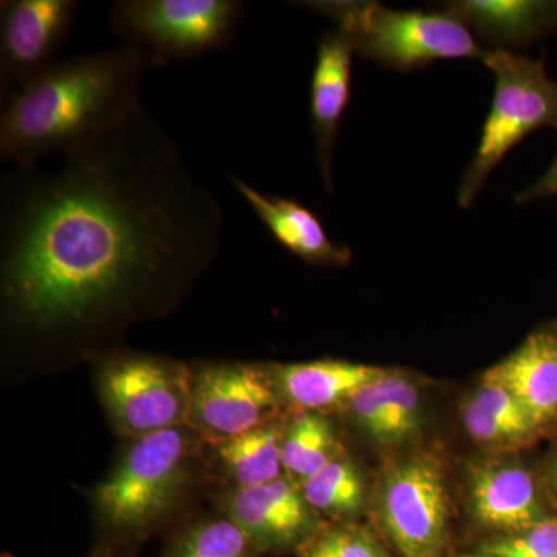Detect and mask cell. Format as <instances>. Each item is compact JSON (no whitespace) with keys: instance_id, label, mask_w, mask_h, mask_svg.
Here are the masks:
<instances>
[{"instance_id":"f1b7e54d","label":"cell","mask_w":557,"mask_h":557,"mask_svg":"<svg viewBox=\"0 0 557 557\" xmlns=\"http://www.w3.org/2000/svg\"><path fill=\"white\" fill-rule=\"evenodd\" d=\"M94 557H116V556H113L112 553H110V552H100V553H97V555H95Z\"/></svg>"},{"instance_id":"ba28073f","label":"cell","mask_w":557,"mask_h":557,"mask_svg":"<svg viewBox=\"0 0 557 557\" xmlns=\"http://www.w3.org/2000/svg\"><path fill=\"white\" fill-rule=\"evenodd\" d=\"M196 373L172 359L113 355L102 362V397L121 434L141 438L189 426Z\"/></svg>"},{"instance_id":"7c38bea8","label":"cell","mask_w":557,"mask_h":557,"mask_svg":"<svg viewBox=\"0 0 557 557\" xmlns=\"http://www.w3.org/2000/svg\"><path fill=\"white\" fill-rule=\"evenodd\" d=\"M78 3L7 0L0 9V90L3 97L44 70L67 38Z\"/></svg>"},{"instance_id":"8fae6325","label":"cell","mask_w":557,"mask_h":557,"mask_svg":"<svg viewBox=\"0 0 557 557\" xmlns=\"http://www.w3.org/2000/svg\"><path fill=\"white\" fill-rule=\"evenodd\" d=\"M260 555L295 552L324 525L304 496L300 483L284 478L252 487H234L219 504Z\"/></svg>"},{"instance_id":"5bb4252c","label":"cell","mask_w":557,"mask_h":557,"mask_svg":"<svg viewBox=\"0 0 557 557\" xmlns=\"http://www.w3.org/2000/svg\"><path fill=\"white\" fill-rule=\"evenodd\" d=\"M354 54V47L343 33H325L318 44L317 64L311 76V127L317 139L319 171L330 194L335 190L332 175L333 150L350 101Z\"/></svg>"},{"instance_id":"3957f363","label":"cell","mask_w":557,"mask_h":557,"mask_svg":"<svg viewBox=\"0 0 557 557\" xmlns=\"http://www.w3.org/2000/svg\"><path fill=\"white\" fill-rule=\"evenodd\" d=\"M200 442L189 426L135 438L97 490L106 530L138 539L159 525L188 485Z\"/></svg>"},{"instance_id":"4dcf8cb0","label":"cell","mask_w":557,"mask_h":557,"mask_svg":"<svg viewBox=\"0 0 557 557\" xmlns=\"http://www.w3.org/2000/svg\"><path fill=\"white\" fill-rule=\"evenodd\" d=\"M556 324H557V321H556Z\"/></svg>"},{"instance_id":"5b68a950","label":"cell","mask_w":557,"mask_h":557,"mask_svg":"<svg viewBox=\"0 0 557 557\" xmlns=\"http://www.w3.org/2000/svg\"><path fill=\"white\" fill-rule=\"evenodd\" d=\"M482 62L494 73L496 90L478 152L458 189L463 208L471 207L491 172L523 138L542 127L557 129V81L549 78L544 61L491 49Z\"/></svg>"},{"instance_id":"484cf974","label":"cell","mask_w":557,"mask_h":557,"mask_svg":"<svg viewBox=\"0 0 557 557\" xmlns=\"http://www.w3.org/2000/svg\"><path fill=\"white\" fill-rule=\"evenodd\" d=\"M557 197V153L552 166L530 188L522 190L515 197L516 203L525 205L530 201Z\"/></svg>"},{"instance_id":"603a6c76","label":"cell","mask_w":557,"mask_h":557,"mask_svg":"<svg viewBox=\"0 0 557 557\" xmlns=\"http://www.w3.org/2000/svg\"><path fill=\"white\" fill-rule=\"evenodd\" d=\"M387 416L380 446L398 448L417 437L423 429V398L416 381L399 370L387 373Z\"/></svg>"},{"instance_id":"277c9868","label":"cell","mask_w":557,"mask_h":557,"mask_svg":"<svg viewBox=\"0 0 557 557\" xmlns=\"http://www.w3.org/2000/svg\"><path fill=\"white\" fill-rule=\"evenodd\" d=\"M306 5L335 22L336 30L350 40L355 53L399 72L442 60L482 61L486 53L467 25L448 11H399L376 2L351 0Z\"/></svg>"},{"instance_id":"44dd1931","label":"cell","mask_w":557,"mask_h":557,"mask_svg":"<svg viewBox=\"0 0 557 557\" xmlns=\"http://www.w3.org/2000/svg\"><path fill=\"white\" fill-rule=\"evenodd\" d=\"M304 496L324 522H355L368 505V485L346 454L300 483Z\"/></svg>"},{"instance_id":"f546056e","label":"cell","mask_w":557,"mask_h":557,"mask_svg":"<svg viewBox=\"0 0 557 557\" xmlns=\"http://www.w3.org/2000/svg\"><path fill=\"white\" fill-rule=\"evenodd\" d=\"M2 557H11V556H9V555H3Z\"/></svg>"},{"instance_id":"30bf717a","label":"cell","mask_w":557,"mask_h":557,"mask_svg":"<svg viewBox=\"0 0 557 557\" xmlns=\"http://www.w3.org/2000/svg\"><path fill=\"white\" fill-rule=\"evenodd\" d=\"M468 508L479 525L497 536L519 533L557 516L541 472L511 456L471 465Z\"/></svg>"},{"instance_id":"2e32d148","label":"cell","mask_w":557,"mask_h":557,"mask_svg":"<svg viewBox=\"0 0 557 557\" xmlns=\"http://www.w3.org/2000/svg\"><path fill=\"white\" fill-rule=\"evenodd\" d=\"M461 421L469 438L496 456L518 454L545 438L522 403L486 379L461 405Z\"/></svg>"},{"instance_id":"cb8c5ba5","label":"cell","mask_w":557,"mask_h":557,"mask_svg":"<svg viewBox=\"0 0 557 557\" xmlns=\"http://www.w3.org/2000/svg\"><path fill=\"white\" fill-rule=\"evenodd\" d=\"M299 557H391L379 536L355 522L330 523L296 553Z\"/></svg>"},{"instance_id":"52a82bcc","label":"cell","mask_w":557,"mask_h":557,"mask_svg":"<svg viewBox=\"0 0 557 557\" xmlns=\"http://www.w3.org/2000/svg\"><path fill=\"white\" fill-rule=\"evenodd\" d=\"M244 14L237 0H120L110 9V24L153 65L228 46Z\"/></svg>"},{"instance_id":"ac0fdd59","label":"cell","mask_w":557,"mask_h":557,"mask_svg":"<svg viewBox=\"0 0 557 557\" xmlns=\"http://www.w3.org/2000/svg\"><path fill=\"white\" fill-rule=\"evenodd\" d=\"M446 5L493 49L527 47L557 30V0H461Z\"/></svg>"},{"instance_id":"9a60e30c","label":"cell","mask_w":557,"mask_h":557,"mask_svg":"<svg viewBox=\"0 0 557 557\" xmlns=\"http://www.w3.org/2000/svg\"><path fill=\"white\" fill-rule=\"evenodd\" d=\"M230 180L274 239L289 252L310 265L341 269L350 263L351 249L333 240L309 208L293 199L267 196L234 175Z\"/></svg>"},{"instance_id":"8992f818","label":"cell","mask_w":557,"mask_h":557,"mask_svg":"<svg viewBox=\"0 0 557 557\" xmlns=\"http://www.w3.org/2000/svg\"><path fill=\"white\" fill-rule=\"evenodd\" d=\"M373 519L401 557H443L449 536L445 468L420 450L386 465L372 497Z\"/></svg>"},{"instance_id":"d6986e66","label":"cell","mask_w":557,"mask_h":557,"mask_svg":"<svg viewBox=\"0 0 557 557\" xmlns=\"http://www.w3.org/2000/svg\"><path fill=\"white\" fill-rule=\"evenodd\" d=\"M285 421L276 420L218 445L220 467L234 487L265 485L284 478L282 438Z\"/></svg>"},{"instance_id":"d4e9b609","label":"cell","mask_w":557,"mask_h":557,"mask_svg":"<svg viewBox=\"0 0 557 557\" xmlns=\"http://www.w3.org/2000/svg\"><path fill=\"white\" fill-rule=\"evenodd\" d=\"M480 552L498 557H557V516L519 533L493 537Z\"/></svg>"},{"instance_id":"83f0119b","label":"cell","mask_w":557,"mask_h":557,"mask_svg":"<svg viewBox=\"0 0 557 557\" xmlns=\"http://www.w3.org/2000/svg\"><path fill=\"white\" fill-rule=\"evenodd\" d=\"M460 557H498V556L487 555V553L480 552V553H475V555H463Z\"/></svg>"},{"instance_id":"4316f807","label":"cell","mask_w":557,"mask_h":557,"mask_svg":"<svg viewBox=\"0 0 557 557\" xmlns=\"http://www.w3.org/2000/svg\"><path fill=\"white\" fill-rule=\"evenodd\" d=\"M541 474L542 479H544L545 486H547L549 497L553 498L557 508V437L555 438V443H553V448L549 449L547 460H545Z\"/></svg>"},{"instance_id":"7402d4cb","label":"cell","mask_w":557,"mask_h":557,"mask_svg":"<svg viewBox=\"0 0 557 557\" xmlns=\"http://www.w3.org/2000/svg\"><path fill=\"white\" fill-rule=\"evenodd\" d=\"M251 539L225 515L200 520L172 542L164 557H259Z\"/></svg>"},{"instance_id":"e0dca14e","label":"cell","mask_w":557,"mask_h":557,"mask_svg":"<svg viewBox=\"0 0 557 557\" xmlns=\"http://www.w3.org/2000/svg\"><path fill=\"white\" fill-rule=\"evenodd\" d=\"M270 369L284 403L295 410L319 413L346 406L359 388L387 370L339 359H319Z\"/></svg>"},{"instance_id":"ffe728a7","label":"cell","mask_w":557,"mask_h":557,"mask_svg":"<svg viewBox=\"0 0 557 557\" xmlns=\"http://www.w3.org/2000/svg\"><path fill=\"white\" fill-rule=\"evenodd\" d=\"M341 456L343 445L325 413L295 410L285 421L282 461L287 478L306 482Z\"/></svg>"},{"instance_id":"4fadbf2b","label":"cell","mask_w":557,"mask_h":557,"mask_svg":"<svg viewBox=\"0 0 557 557\" xmlns=\"http://www.w3.org/2000/svg\"><path fill=\"white\" fill-rule=\"evenodd\" d=\"M483 379L507 387L534 418L545 438L557 437V324L536 330Z\"/></svg>"},{"instance_id":"9c48e42d","label":"cell","mask_w":557,"mask_h":557,"mask_svg":"<svg viewBox=\"0 0 557 557\" xmlns=\"http://www.w3.org/2000/svg\"><path fill=\"white\" fill-rule=\"evenodd\" d=\"M282 405L270 368L207 366L194 376L189 428L218 446L278 420Z\"/></svg>"},{"instance_id":"6da1fadb","label":"cell","mask_w":557,"mask_h":557,"mask_svg":"<svg viewBox=\"0 0 557 557\" xmlns=\"http://www.w3.org/2000/svg\"><path fill=\"white\" fill-rule=\"evenodd\" d=\"M223 212L175 139L139 108L0 186V292L14 335L97 336L170 309L218 256Z\"/></svg>"},{"instance_id":"7a4b0ae2","label":"cell","mask_w":557,"mask_h":557,"mask_svg":"<svg viewBox=\"0 0 557 557\" xmlns=\"http://www.w3.org/2000/svg\"><path fill=\"white\" fill-rule=\"evenodd\" d=\"M149 58L132 46L57 61L7 95L0 115V159L39 166L115 129L143 108Z\"/></svg>"}]
</instances>
